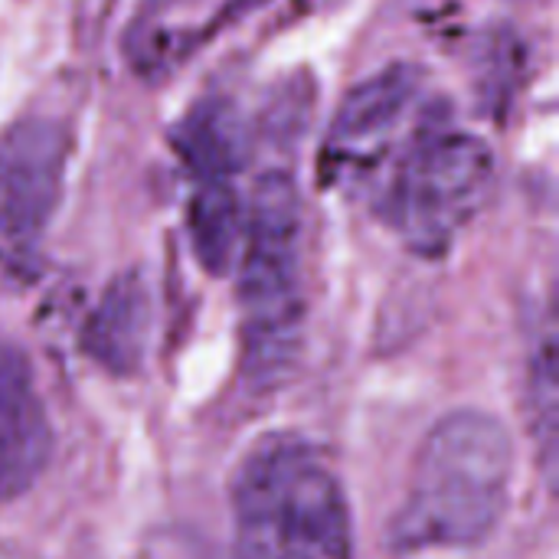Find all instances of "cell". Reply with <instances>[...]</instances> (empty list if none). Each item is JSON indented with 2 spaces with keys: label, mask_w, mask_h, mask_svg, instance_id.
Segmentation results:
<instances>
[{
  "label": "cell",
  "mask_w": 559,
  "mask_h": 559,
  "mask_svg": "<svg viewBox=\"0 0 559 559\" xmlns=\"http://www.w3.org/2000/svg\"><path fill=\"white\" fill-rule=\"evenodd\" d=\"M514 468V439L498 416L459 409L439 419L390 524L393 559L481 557L508 518Z\"/></svg>",
  "instance_id": "obj_1"
},
{
  "label": "cell",
  "mask_w": 559,
  "mask_h": 559,
  "mask_svg": "<svg viewBox=\"0 0 559 559\" xmlns=\"http://www.w3.org/2000/svg\"><path fill=\"white\" fill-rule=\"evenodd\" d=\"M229 508L236 559H354L344 485L301 432H269L242 455Z\"/></svg>",
  "instance_id": "obj_2"
},
{
  "label": "cell",
  "mask_w": 559,
  "mask_h": 559,
  "mask_svg": "<svg viewBox=\"0 0 559 559\" xmlns=\"http://www.w3.org/2000/svg\"><path fill=\"white\" fill-rule=\"evenodd\" d=\"M242 373L252 390H275L295 367L305 324L301 200L292 174L259 177L239 239Z\"/></svg>",
  "instance_id": "obj_3"
},
{
  "label": "cell",
  "mask_w": 559,
  "mask_h": 559,
  "mask_svg": "<svg viewBox=\"0 0 559 559\" xmlns=\"http://www.w3.org/2000/svg\"><path fill=\"white\" fill-rule=\"evenodd\" d=\"M495 180V154L485 138L459 128H429L406 151L383 216L396 236L423 252H445L475 219Z\"/></svg>",
  "instance_id": "obj_4"
},
{
  "label": "cell",
  "mask_w": 559,
  "mask_h": 559,
  "mask_svg": "<svg viewBox=\"0 0 559 559\" xmlns=\"http://www.w3.org/2000/svg\"><path fill=\"white\" fill-rule=\"evenodd\" d=\"M69 131L43 115L0 134V252L26 255L43 239L62 200Z\"/></svg>",
  "instance_id": "obj_5"
},
{
  "label": "cell",
  "mask_w": 559,
  "mask_h": 559,
  "mask_svg": "<svg viewBox=\"0 0 559 559\" xmlns=\"http://www.w3.org/2000/svg\"><path fill=\"white\" fill-rule=\"evenodd\" d=\"M52 459V423L33 364L0 341V504L26 495Z\"/></svg>",
  "instance_id": "obj_6"
},
{
  "label": "cell",
  "mask_w": 559,
  "mask_h": 559,
  "mask_svg": "<svg viewBox=\"0 0 559 559\" xmlns=\"http://www.w3.org/2000/svg\"><path fill=\"white\" fill-rule=\"evenodd\" d=\"M419 85L423 72L409 62L386 66L354 85L334 115L328 157L347 167L380 160L403 128L406 111L419 98Z\"/></svg>",
  "instance_id": "obj_7"
},
{
  "label": "cell",
  "mask_w": 559,
  "mask_h": 559,
  "mask_svg": "<svg viewBox=\"0 0 559 559\" xmlns=\"http://www.w3.org/2000/svg\"><path fill=\"white\" fill-rule=\"evenodd\" d=\"M147 334H151L147 285L138 272H124L105 288V295L92 308L82 331V347L108 373L131 377L144 360Z\"/></svg>",
  "instance_id": "obj_8"
},
{
  "label": "cell",
  "mask_w": 559,
  "mask_h": 559,
  "mask_svg": "<svg viewBox=\"0 0 559 559\" xmlns=\"http://www.w3.org/2000/svg\"><path fill=\"white\" fill-rule=\"evenodd\" d=\"M177 154L193 174V183L233 180L242 164L239 118L226 102L197 105L177 128Z\"/></svg>",
  "instance_id": "obj_9"
},
{
  "label": "cell",
  "mask_w": 559,
  "mask_h": 559,
  "mask_svg": "<svg viewBox=\"0 0 559 559\" xmlns=\"http://www.w3.org/2000/svg\"><path fill=\"white\" fill-rule=\"evenodd\" d=\"M187 223H190L193 252L203 262V269L223 275L233 265L242 239V210L233 180L193 183Z\"/></svg>",
  "instance_id": "obj_10"
},
{
  "label": "cell",
  "mask_w": 559,
  "mask_h": 559,
  "mask_svg": "<svg viewBox=\"0 0 559 559\" xmlns=\"http://www.w3.org/2000/svg\"><path fill=\"white\" fill-rule=\"evenodd\" d=\"M527 386H531V400H527L531 403V429L537 439L540 465H544L547 481H554V475H557V337H554L550 324L531 354Z\"/></svg>",
  "instance_id": "obj_11"
}]
</instances>
